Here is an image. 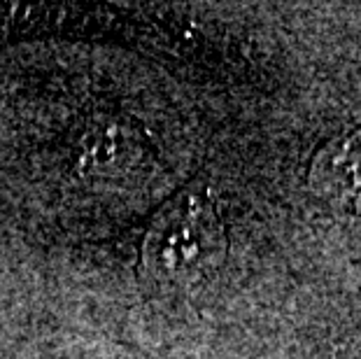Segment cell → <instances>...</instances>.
<instances>
[{
	"instance_id": "cell-2",
	"label": "cell",
	"mask_w": 361,
	"mask_h": 359,
	"mask_svg": "<svg viewBox=\"0 0 361 359\" xmlns=\"http://www.w3.org/2000/svg\"><path fill=\"white\" fill-rule=\"evenodd\" d=\"M310 187L331 208L361 217V131L338 135L317 152Z\"/></svg>"
},
{
	"instance_id": "cell-1",
	"label": "cell",
	"mask_w": 361,
	"mask_h": 359,
	"mask_svg": "<svg viewBox=\"0 0 361 359\" xmlns=\"http://www.w3.org/2000/svg\"><path fill=\"white\" fill-rule=\"evenodd\" d=\"M226 257L224 224L210 194L187 189L152 219L142 245L149 280L166 289H196L221 269Z\"/></svg>"
}]
</instances>
